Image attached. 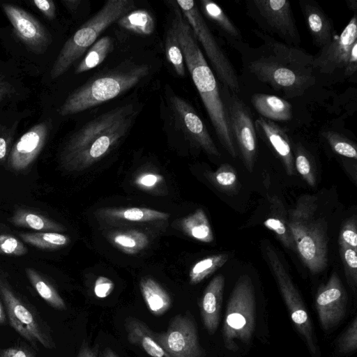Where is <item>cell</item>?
Masks as SVG:
<instances>
[{
	"mask_svg": "<svg viewBox=\"0 0 357 357\" xmlns=\"http://www.w3.org/2000/svg\"><path fill=\"white\" fill-rule=\"evenodd\" d=\"M254 32L263 40V44L249 50L246 63L258 80L287 98L302 96L315 83L312 55L264 32Z\"/></svg>",
	"mask_w": 357,
	"mask_h": 357,
	"instance_id": "6da1fadb",
	"label": "cell"
},
{
	"mask_svg": "<svg viewBox=\"0 0 357 357\" xmlns=\"http://www.w3.org/2000/svg\"><path fill=\"white\" fill-rule=\"evenodd\" d=\"M129 103L113 108L91 119L74 132L61 153L63 167L79 170L102 158L123 139L138 114Z\"/></svg>",
	"mask_w": 357,
	"mask_h": 357,
	"instance_id": "7a4b0ae2",
	"label": "cell"
},
{
	"mask_svg": "<svg viewBox=\"0 0 357 357\" xmlns=\"http://www.w3.org/2000/svg\"><path fill=\"white\" fill-rule=\"evenodd\" d=\"M172 25L180 43L184 62L221 144L236 158V149L229 126L226 109L218 84L193 32L178 6Z\"/></svg>",
	"mask_w": 357,
	"mask_h": 357,
	"instance_id": "3957f363",
	"label": "cell"
},
{
	"mask_svg": "<svg viewBox=\"0 0 357 357\" xmlns=\"http://www.w3.org/2000/svg\"><path fill=\"white\" fill-rule=\"evenodd\" d=\"M149 73L148 65L131 63L100 73L72 92L59 114H75L110 100L134 87Z\"/></svg>",
	"mask_w": 357,
	"mask_h": 357,
	"instance_id": "277c9868",
	"label": "cell"
},
{
	"mask_svg": "<svg viewBox=\"0 0 357 357\" xmlns=\"http://www.w3.org/2000/svg\"><path fill=\"white\" fill-rule=\"evenodd\" d=\"M315 197H302L287 222L296 251L312 273L325 269L328 263V238L325 221L316 218Z\"/></svg>",
	"mask_w": 357,
	"mask_h": 357,
	"instance_id": "5b68a950",
	"label": "cell"
},
{
	"mask_svg": "<svg viewBox=\"0 0 357 357\" xmlns=\"http://www.w3.org/2000/svg\"><path fill=\"white\" fill-rule=\"evenodd\" d=\"M135 8L132 0H109L64 43L56 59L50 76L64 74L88 50L107 28Z\"/></svg>",
	"mask_w": 357,
	"mask_h": 357,
	"instance_id": "8992f818",
	"label": "cell"
},
{
	"mask_svg": "<svg viewBox=\"0 0 357 357\" xmlns=\"http://www.w3.org/2000/svg\"><path fill=\"white\" fill-rule=\"evenodd\" d=\"M255 326L254 286L248 275L241 276L228 301L222 337L227 349L236 351V340L249 343Z\"/></svg>",
	"mask_w": 357,
	"mask_h": 357,
	"instance_id": "52a82bcc",
	"label": "cell"
},
{
	"mask_svg": "<svg viewBox=\"0 0 357 357\" xmlns=\"http://www.w3.org/2000/svg\"><path fill=\"white\" fill-rule=\"evenodd\" d=\"M176 3L189 24L197 41L202 46L218 78L224 86L238 94L240 84L236 72L211 33L195 2L181 0L176 1Z\"/></svg>",
	"mask_w": 357,
	"mask_h": 357,
	"instance_id": "ba28073f",
	"label": "cell"
},
{
	"mask_svg": "<svg viewBox=\"0 0 357 357\" xmlns=\"http://www.w3.org/2000/svg\"><path fill=\"white\" fill-rule=\"evenodd\" d=\"M312 66L314 73L326 75L335 74L342 70L346 77H351L357 70V15L352 18L340 36L333 39L319 52L313 56Z\"/></svg>",
	"mask_w": 357,
	"mask_h": 357,
	"instance_id": "9c48e42d",
	"label": "cell"
},
{
	"mask_svg": "<svg viewBox=\"0 0 357 357\" xmlns=\"http://www.w3.org/2000/svg\"><path fill=\"white\" fill-rule=\"evenodd\" d=\"M248 15L268 35L278 36L282 42L298 47L301 43L290 1L252 0L247 2Z\"/></svg>",
	"mask_w": 357,
	"mask_h": 357,
	"instance_id": "30bf717a",
	"label": "cell"
},
{
	"mask_svg": "<svg viewBox=\"0 0 357 357\" xmlns=\"http://www.w3.org/2000/svg\"><path fill=\"white\" fill-rule=\"evenodd\" d=\"M265 255L284 303L297 330L305 340L312 356L317 353L312 323L305 306L280 259L273 248L266 244Z\"/></svg>",
	"mask_w": 357,
	"mask_h": 357,
	"instance_id": "8fae6325",
	"label": "cell"
},
{
	"mask_svg": "<svg viewBox=\"0 0 357 357\" xmlns=\"http://www.w3.org/2000/svg\"><path fill=\"white\" fill-rule=\"evenodd\" d=\"M234 144L240 151L247 169L252 172L257 155V133L249 107L224 86L221 93Z\"/></svg>",
	"mask_w": 357,
	"mask_h": 357,
	"instance_id": "7c38bea8",
	"label": "cell"
},
{
	"mask_svg": "<svg viewBox=\"0 0 357 357\" xmlns=\"http://www.w3.org/2000/svg\"><path fill=\"white\" fill-rule=\"evenodd\" d=\"M0 294L4 303L10 326L22 337L36 345L53 348L54 342L36 314L13 291L0 273Z\"/></svg>",
	"mask_w": 357,
	"mask_h": 357,
	"instance_id": "4fadbf2b",
	"label": "cell"
},
{
	"mask_svg": "<svg viewBox=\"0 0 357 357\" xmlns=\"http://www.w3.org/2000/svg\"><path fill=\"white\" fill-rule=\"evenodd\" d=\"M154 337L171 357H203L196 324L188 313L173 317L167 331Z\"/></svg>",
	"mask_w": 357,
	"mask_h": 357,
	"instance_id": "5bb4252c",
	"label": "cell"
},
{
	"mask_svg": "<svg viewBox=\"0 0 357 357\" xmlns=\"http://www.w3.org/2000/svg\"><path fill=\"white\" fill-rule=\"evenodd\" d=\"M0 5L16 36L26 47L36 54H43L52 41L46 27L33 15L16 5L8 3Z\"/></svg>",
	"mask_w": 357,
	"mask_h": 357,
	"instance_id": "9a60e30c",
	"label": "cell"
},
{
	"mask_svg": "<svg viewBox=\"0 0 357 357\" xmlns=\"http://www.w3.org/2000/svg\"><path fill=\"white\" fill-rule=\"evenodd\" d=\"M347 295L341 280L334 272L317 291L315 305L322 328L329 331L343 319Z\"/></svg>",
	"mask_w": 357,
	"mask_h": 357,
	"instance_id": "2e32d148",
	"label": "cell"
},
{
	"mask_svg": "<svg viewBox=\"0 0 357 357\" xmlns=\"http://www.w3.org/2000/svg\"><path fill=\"white\" fill-rule=\"evenodd\" d=\"M170 104L176 121L187 138L207 153L220 156L207 128L193 107L176 95L170 97Z\"/></svg>",
	"mask_w": 357,
	"mask_h": 357,
	"instance_id": "e0dca14e",
	"label": "cell"
},
{
	"mask_svg": "<svg viewBox=\"0 0 357 357\" xmlns=\"http://www.w3.org/2000/svg\"><path fill=\"white\" fill-rule=\"evenodd\" d=\"M50 130V123L34 125L13 145L7 159L8 168L15 172L28 169L44 148Z\"/></svg>",
	"mask_w": 357,
	"mask_h": 357,
	"instance_id": "ac0fdd59",
	"label": "cell"
},
{
	"mask_svg": "<svg viewBox=\"0 0 357 357\" xmlns=\"http://www.w3.org/2000/svg\"><path fill=\"white\" fill-rule=\"evenodd\" d=\"M256 133L263 138L281 160L287 173L295 174L294 159L290 139L285 130L272 121L258 118L255 122Z\"/></svg>",
	"mask_w": 357,
	"mask_h": 357,
	"instance_id": "d6986e66",
	"label": "cell"
},
{
	"mask_svg": "<svg viewBox=\"0 0 357 357\" xmlns=\"http://www.w3.org/2000/svg\"><path fill=\"white\" fill-rule=\"evenodd\" d=\"M299 4L313 43L321 49L337 35L333 23L316 1L301 0Z\"/></svg>",
	"mask_w": 357,
	"mask_h": 357,
	"instance_id": "ffe728a7",
	"label": "cell"
},
{
	"mask_svg": "<svg viewBox=\"0 0 357 357\" xmlns=\"http://www.w3.org/2000/svg\"><path fill=\"white\" fill-rule=\"evenodd\" d=\"M225 278L222 275L214 277L205 289L200 303L201 316L204 325L212 335L216 331L222 301Z\"/></svg>",
	"mask_w": 357,
	"mask_h": 357,
	"instance_id": "44dd1931",
	"label": "cell"
},
{
	"mask_svg": "<svg viewBox=\"0 0 357 357\" xmlns=\"http://www.w3.org/2000/svg\"><path fill=\"white\" fill-rule=\"evenodd\" d=\"M127 337L132 344L142 348L151 357H171L160 345L154 337V333L143 321L133 317L125 321Z\"/></svg>",
	"mask_w": 357,
	"mask_h": 357,
	"instance_id": "7402d4cb",
	"label": "cell"
},
{
	"mask_svg": "<svg viewBox=\"0 0 357 357\" xmlns=\"http://www.w3.org/2000/svg\"><path fill=\"white\" fill-rule=\"evenodd\" d=\"M251 102L255 109L264 119L272 121H287L292 118L291 104L280 97L255 93L252 96Z\"/></svg>",
	"mask_w": 357,
	"mask_h": 357,
	"instance_id": "603a6c76",
	"label": "cell"
},
{
	"mask_svg": "<svg viewBox=\"0 0 357 357\" xmlns=\"http://www.w3.org/2000/svg\"><path fill=\"white\" fill-rule=\"evenodd\" d=\"M204 15L222 31L227 40L238 50L241 48V33L223 9L216 3L209 0L200 1Z\"/></svg>",
	"mask_w": 357,
	"mask_h": 357,
	"instance_id": "cb8c5ba5",
	"label": "cell"
},
{
	"mask_svg": "<svg viewBox=\"0 0 357 357\" xmlns=\"http://www.w3.org/2000/svg\"><path fill=\"white\" fill-rule=\"evenodd\" d=\"M10 222L16 227L31 229L38 232H62L65 227L47 216L33 210L17 208L15 210Z\"/></svg>",
	"mask_w": 357,
	"mask_h": 357,
	"instance_id": "d4e9b609",
	"label": "cell"
},
{
	"mask_svg": "<svg viewBox=\"0 0 357 357\" xmlns=\"http://www.w3.org/2000/svg\"><path fill=\"white\" fill-rule=\"evenodd\" d=\"M140 291L149 310L155 316L164 314L172 306L167 291L154 279L145 277L139 283Z\"/></svg>",
	"mask_w": 357,
	"mask_h": 357,
	"instance_id": "484cf974",
	"label": "cell"
},
{
	"mask_svg": "<svg viewBox=\"0 0 357 357\" xmlns=\"http://www.w3.org/2000/svg\"><path fill=\"white\" fill-rule=\"evenodd\" d=\"M110 242L119 250L128 255H135L149 244L147 236L139 230L115 231L109 235Z\"/></svg>",
	"mask_w": 357,
	"mask_h": 357,
	"instance_id": "4316f807",
	"label": "cell"
},
{
	"mask_svg": "<svg viewBox=\"0 0 357 357\" xmlns=\"http://www.w3.org/2000/svg\"><path fill=\"white\" fill-rule=\"evenodd\" d=\"M182 229L191 238L203 243H211L213 234L205 212L197 208L182 220Z\"/></svg>",
	"mask_w": 357,
	"mask_h": 357,
	"instance_id": "83f0119b",
	"label": "cell"
},
{
	"mask_svg": "<svg viewBox=\"0 0 357 357\" xmlns=\"http://www.w3.org/2000/svg\"><path fill=\"white\" fill-rule=\"evenodd\" d=\"M25 273L33 287L45 301L55 309H66L63 299L47 279L32 268H26Z\"/></svg>",
	"mask_w": 357,
	"mask_h": 357,
	"instance_id": "f1b7e54d",
	"label": "cell"
},
{
	"mask_svg": "<svg viewBox=\"0 0 357 357\" xmlns=\"http://www.w3.org/2000/svg\"><path fill=\"white\" fill-rule=\"evenodd\" d=\"M105 215L112 219L137 222L164 220L169 217L167 213L142 207L109 209Z\"/></svg>",
	"mask_w": 357,
	"mask_h": 357,
	"instance_id": "f546056e",
	"label": "cell"
},
{
	"mask_svg": "<svg viewBox=\"0 0 357 357\" xmlns=\"http://www.w3.org/2000/svg\"><path fill=\"white\" fill-rule=\"evenodd\" d=\"M20 237L27 244L45 250H56L70 243L69 236L57 232H21Z\"/></svg>",
	"mask_w": 357,
	"mask_h": 357,
	"instance_id": "4dcf8cb0",
	"label": "cell"
},
{
	"mask_svg": "<svg viewBox=\"0 0 357 357\" xmlns=\"http://www.w3.org/2000/svg\"><path fill=\"white\" fill-rule=\"evenodd\" d=\"M116 23L125 29L144 36L151 35L155 29L152 15L144 9L133 10L123 15Z\"/></svg>",
	"mask_w": 357,
	"mask_h": 357,
	"instance_id": "1f68e13d",
	"label": "cell"
},
{
	"mask_svg": "<svg viewBox=\"0 0 357 357\" xmlns=\"http://www.w3.org/2000/svg\"><path fill=\"white\" fill-rule=\"evenodd\" d=\"M112 46L109 36L100 38L88 50L85 56L77 66L75 73H82L100 64L112 50Z\"/></svg>",
	"mask_w": 357,
	"mask_h": 357,
	"instance_id": "d6a6232c",
	"label": "cell"
},
{
	"mask_svg": "<svg viewBox=\"0 0 357 357\" xmlns=\"http://www.w3.org/2000/svg\"><path fill=\"white\" fill-rule=\"evenodd\" d=\"M229 256L225 254L213 255L206 257L191 268L189 273L190 282L197 284L222 267L228 260Z\"/></svg>",
	"mask_w": 357,
	"mask_h": 357,
	"instance_id": "836d02e7",
	"label": "cell"
},
{
	"mask_svg": "<svg viewBox=\"0 0 357 357\" xmlns=\"http://www.w3.org/2000/svg\"><path fill=\"white\" fill-rule=\"evenodd\" d=\"M165 53L176 74L184 77L185 74L184 58L177 35L172 25L166 34Z\"/></svg>",
	"mask_w": 357,
	"mask_h": 357,
	"instance_id": "e575fe53",
	"label": "cell"
},
{
	"mask_svg": "<svg viewBox=\"0 0 357 357\" xmlns=\"http://www.w3.org/2000/svg\"><path fill=\"white\" fill-rule=\"evenodd\" d=\"M322 135L336 153L354 160L357 158L356 146L352 141L332 130L326 131Z\"/></svg>",
	"mask_w": 357,
	"mask_h": 357,
	"instance_id": "d590c367",
	"label": "cell"
},
{
	"mask_svg": "<svg viewBox=\"0 0 357 357\" xmlns=\"http://www.w3.org/2000/svg\"><path fill=\"white\" fill-rule=\"evenodd\" d=\"M339 245L347 280L355 290L357 283V250L341 242H339Z\"/></svg>",
	"mask_w": 357,
	"mask_h": 357,
	"instance_id": "8d00e7d4",
	"label": "cell"
},
{
	"mask_svg": "<svg viewBox=\"0 0 357 357\" xmlns=\"http://www.w3.org/2000/svg\"><path fill=\"white\" fill-rule=\"evenodd\" d=\"M264 225L273 231L282 244L288 249H296L287 222L277 217H270L264 222Z\"/></svg>",
	"mask_w": 357,
	"mask_h": 357,
	"instance_id": "74e56055",
	"label": "cell"
},
{
	"mask_svg": "<svg viewBox=\"0 0 357 357\" xmlns=\"http://www.w3.org/2000/svg\"><path fill=\"white\" fill-rule=\"evenodd\" d=\"M294 165L296 171L303 176L305 181L311 186L315 184V178L311 167V162L306 151L301 145L296 149Z\"/></svg>",
	"mask_w": 357,
	"mask_h": 357,
	"instance_id": "f35d334b",
	"label": "cell"
},
{
	"mask_svg": "<svg viewBox=\"0 0 357 357\" xmlns=\"http://www.w3.org/2000/svg\"><path fill=\"white\" fill-rule=\"evenodd\" d=\"M28 252L24 244L16 237L8 234H0V255L20 257Z\"/></svg>",
	"mask_w": 357,
	"mask_h": 357,
	"instance_id": "ab89813d",
	"label": "cell"
},
{
	"mask_svg": "<svg viewBox=\"0 0 357 357\" xmlns=\"http://www.w3.org/2000/svg\"><path fill=\"white\" fill-rule=\"evenodd\" d=\"M337 350L341 354L354 352L357 348V319L355 317L337 340Z\"/></svg>",
	"mask_w": 357,
	"mask_h": 357,
	"instance_id": "60d3db41",
	"label": "cell"
},
{
	"mask_svg": "<svg viewBox=\"0 0 357 357\" xmlns=\"http://www.w3.org/2000/svg\"><path fill=\"white\" fill-rule=\"evenodd\" d=\"M213 178L218 186L225 190L233 188L237 181L235 171L228 165H222L213 174Z\"/></svg>",
	"mask_w": 357,
	"mask_h": 357,
	"instance_id": "b9f144b4",
	"label": "cell"
},
{
	"mask_svg": "<svg viewBox=\"0 0 357 357\" xmlns=\"http://www.w3.org/2000/svg\"><path fill=\"white\" fill-rule=\"evenodd\" d=\"M16 123L12 128L0 125V162H5L11 150V143L13 139Z\"/></svg>",
	"mask_w": 357,
	"mask_h": 357,
	"instance_id": "7bdbcfd3",
	"label": "cell"
},
{
	"mask_svg": "<svg viewBox=\"0 0 357 357\" xmlns=\"http://www.w3.org/2000/svg\"><path fill=\"white\" fill-rule=\"evenodd\" d=\"M339 242L357 250V228L355 220H348L344 223L340 233Z\"/></svg>",
	"mask_w": 357,
	"mask_h": 357,
	"instance_id": "ee69618b",
	"label": "cell"
},
{
	"mask_svg": "<svg viewBox=\"0 0 357 357\" xmlns=\"http://www.w3.org/2000/svg\"><path fill=\"white\" fill-rule=\"evenodd\" d=\"M114 284L112 280L105 276H99L94 285V293L98 298H106L114 290Z\"/></svg>",
	"mask_w": 357,
	"mask_h": 357,
	"instance_id": "f6af8a7d",
	"label": "cell"
},
{
	"mask_svg": "<svg viewBox=\"0 0 357 357\" xmlns=\"http://www.w3.org/2000/svg\"><path fill=\"white\" fill-rule=\"evenodd\" d=\"M30 3L49 20L56 17V6L52 0H31Z\"/></svg>",
	"mask_w": 357,
	"mask_h": 357,
	"instance_id": "bcb514c9",
	"label": "cell"
},
{
	"mask_svg": "<svg viewBox=\"0 0 357 357\" xmlns=\"http://www.w3.org/2000/svg\"><path fill=\"white\" fill-rule=\"evenodd\" d=\"M162 181L161 175L153 172H144L135 180V183L143 188L150 189Z\"/></svg>",
	"mask_w": 357,
	"mask_h": 357,
	"instance_id": "7dc6e473",
	"label": "cell"
},
{
	"mask_svg": "<svg viewBox=\"0 0 357 357\" xmlns=\"http://www.w3.org/2000/svg\"><path fill=\"white\" fill-rule=\"evenodd\" d=\"M0 357H34L33 354L22 347H10L0 350Z\"/></svg>",
	"mask_w": 357,
	"mask_h": 357,
	"instance_id": "c3c4849f",
	"label": "cell"
},
{
	"mask_svg": "<svg viewBox=\"0 0 357 357\" xmlns=\"http://www.w3.org/2000/svg\"><path fill=\"white\" fill-rule=\"evenodd\" d=\"M98 345L91 347L87 342L84 341L80 347L77 357H97Z\"/></svg>",
	"mask_w": 357,
	"mask_h": 357,
	"instance_id": "681fc988",
	"label": "cell"
},
{
	"mask_svg": "<svg viewBox=\"0 0 357 357\" xmlns=\"http://www.w3.org/2000/svg\"><path fill=\"white\" fill-rule=\"evenodd\" d=\"M13 87L0 75V101L13 92Z\"/></svg>",
	"mask_w": 357,
	"mask_h": 357,
	"instance_id": "f907efd6",
	"label": "cell"
},
{
	"mask_svg": "<svg viewBox=\"0 0 357 357\" xmlns=\"http://www.w3.org/2000/svg\"><path fill=\"white\" fill-rule=\"evenodd\" d=\"M61 3L69 12L74 13L78 9L82 1L80 0H62Z\"/></svg>",
	"mask_w": 357,
	"mask_h": 357,
	"instance_id": "816d5d0a",
	"label": "cell"
},
{
	"mask_svg": "<svg viewBox=\"0 0 357 357\" xmlns=\"http://www.w3.org/2000/svg\"><path fill=\"white\" fill-rule=\"evenodd\" d=\"M102 357H119V356L109 347H106L102 354Z\"/></svg>",
	"mask_w": 357,
	"mask_h": 357,
	"instance_id": "f5cc1de1",
	"label": "cell"
},
{
	"mask_svg": "<svg viewBox=\"0 0 357 357\" xmlns=\"http://www.w3.org/2000/svg\"><path fill=\"white\" fill-rule=\"evenodd\" d=\"M347 5L348 8L354 11V13H356L357 10V1L356 0H346Z\"/></svg>",
	"mask_w": 357,
	"mask_h": 357,
	"instance_id": "db71d44e",
	"label": "cell"
},
{
	"mask_svg": "<svg viewBox=\"0 0 357 357\" xmlns=\"http://www.w3.org/2000/svg\"><path fill=\"white\" fill-rule=\"evenodd\" d=\"M6 321V314L2 305V303L0 301V324H3Z\"/></svg>",
	"mask_w": 357,
	"mask_h": 357,
	"instance_id": "11a10c76",
	"label": "cell"
}]
</instances>
